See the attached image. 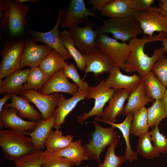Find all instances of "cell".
Wrapping results in <instances>:
<instances>
[{"instance_id": "1", "label": "cell", "mask_w": 167, "mask_h": 167, "mask_svg": "<svg viewBox=\"0 0 167 167\" xmlns=\"http://www.w3.org/2000/svg\"><path fill=\"white\" fill-rule=\"evenodd\" d=\"M30 6L19 0H0V28L5 41L25 38L29 29Z\"/></svg>"}, {"instance_id": "2", "label": "cell", "mask_w": 167, "mask_h": 167, "mask_svg": "<svg viewBox=\"0 0 167 167\" xmlns=\"http://www.w3.org/2000/svg\"><path fill=\"white\" fill-rule=\"evenodd\" d=\"M167 37V33L163 32L152 37L145 36L141 38L136 37L129 41L130 52L125 64V71L130 73L137 72L141 78L152 71L154 63L164 56L165 52L163 47L158 48L149 57L144 52V46L148 42L161 41Z\"/></svg>"}, {"instance_id": "3", "label": "cell", "mask_w": 167, "mask_h": 167, "mask_svg": "<svg viewBox=\"0 0 167 167\" xmlns=\"http://www.w3.org/2000/svg\"><path fill=\"white\" fill-rule=\"evenodd\" d=\"M0 147L5 158L13 161L36 150L30 137L10 129L0 130Z\"/></svg>"}, {"instance_id": "4", "label": "cell", "mask_w": 167, "mask_h": 167, "mask_svg": "<svg viewBox=\"0 0 167 167\" xmlns=\"http://www.w3.org/2000/svg\"><path fill=\"white\" fill-rule=\"evenodd\" d=\"M103 24L96 29L99 34L111 33L114 38L125 42L143 32L139 24L131 16L123 18H110L103 20Z\"/></svg>"}, {"instance_id": "5", "label": "cell", "mask_w": 167, "mask_h": 167, "mask_svg": "<svg viewBox=\"0 0 167 167\" xmlns=\"http://www.w3.org/2000/svg\"><path fill=\"white\" fill-rule=\"evenodd\" d=\"M92 123L95 129L92 134V139L83 146L86 156L99 164L101 163L100 156L101 152L105 147L109 146L119 138H118L115 127L112 126L103 127L95 120Z\"/></svg>"}, {"instance_id": "6", "label": "cell", "mask_w": 167, "mask_h": 167, "mask_svg": "<svg viewBox=\"0 0 167 167\" xmlns=\"http://www.w3.org/2000/svg\"><path fill=\"white\" fill-rule=\"evenodd\" d=\"M25 38L15 40L2 41L3 47L0 55V79L6 78L19 70L24 52Z\"/></svg>"}, {"instance_id": "7", "label": "cell", "mask_w": 167, "mask_h": 167, "mask_svg": "<svg viewBox=\"0 0 167 167\" xmlns=\"http://www.w3.org/2000/svg\"><path fill=\"white\" fill-rule=\"evenodd\" d=\"M96 47L108 57L113 67L124 70L130 52L128 44L120 42L106 34H99L96 39Z\"/></svg>"}, {"instance_id": "8", "label": "cell", "mask_w": 167, "mask_h": 167, "mask_svg": "<svg viewBox=\"0 0 167 167\" xmlns=\"http://www.w3.org/2000/svg\"><path fill=\"white\" fill-rule=\"evenodd\" d=\"M105 82V79H102L97 85L89 86L87 90L88 94L85 99H94V106L89 112L84 113L82 115L76 116V120L79 123H83L92 116H96L98 118L102 116L105 105L110 100L115 91V90L106 86Z\"/></svg>"}, {"instance_id": "9", "label": "cell", "mask_w": 167, "mask_h": 167, "mask_svg": "<svg viewBox=\"0 0 167 167\" xmlns=\"http://www.w3.org/2000/svg\"><path fill=\"white\" fill-rule=\"evenodd\" d=\"M62 15L61 26L63 28H70L78 26L86 22L89 16L101 20L94 12L88 9L83 0H71L65 7L61 10Z\"/></svg>"}, {"instance_id": "10", "label": "cell", "mask_w": 167, "mask_h": 167, "mask_svg": "<svg viewBox=\"0 0 167 167\" xmlns=\"http://www.w3.org/2000/svg\"><path fill=\"white\" fill-rule=\"evenodd\" d=\"M62 15L58 9V16L54 27L50 31L42 32L32 29L28 30L27 36L36 43L43 42L59 53L65 59L73 58L62 45L60 37V31L58 27L61 25Z\"/></svg>"}, {"instance_id": "11", "label": "cell", "mask_w": 167, "mask_h": 167, "mask_svg": "<svg viewBox=\"0 0 167 167\" xmlns=\"http://www.w3.org/2000/svg\"><path fill=\"white\" fill-rule=\"evenodd\" d=\"M131 16L139 24L143 33L149 37L153 36L155 32L167 33V18L161 15L158 11L146 10L135 12Z\"/></svg>"}, {"instance_id": "12", "label": "cell", "mask_w": 167, "mask_h": 167, "mask_svg": "<svg viewBox=\"0 0 167 167\" xmlns=\"http://www.w3.org/2000/svg\"><path fill=\"white\" fill-rule=\"evenodd\" d=\"M19 95L26 97L30 102L34 104L41 113L43 119L46 120L54 113L55 108L59 104L61 93L55 92L45 95L36 90H26Z\"/></svg>"}, {"instance_id": "13", "label": "cell", "mask_w": 167, "mask_h": 167, "mask_svg": "<svg viewBox=\"0 0 167 167\" xmlns=\"http://www.w3.org/2000/svg\"><path fill=\"white\" fill-rule=\"evenodd\" d=\"M18 110L15 108H3L0 112V129L9 128L10 129L26 135L33 131L39 121L24 120L17 115Z\"/></svg>"}, {"instance_id": "14", "label": "cell", "mask_w": 167, "mask_h": 167, "mask_svg": "<svg viewBox=\"0 0 167 167\" xmlns=\"http://www.w3.org/2000/svg\"><path fill=\"white\" fill-rule=\"evenodd\" d=\"M92 26L87 24L83 27L76 26L67 30L75 46L83 55L96 47V39L99 34L92 29Z\"/></svg>"}, {"instance_id": "15", "label": "cell", "mask_w": 167, "mask_h": 167, "mask_svg": "<svg viewBox=\"0 0 167 167\" xmlns=\"http://www.w3.org/2000/svg\"><path fill=\"white\" fill-rule=\"evenodd\" d=\"M52 49L46 45H39L28 36L25 38V46L19 69L26 66L31 68L39 66Z\"/></svg>"}, {"instance_id": "16", "label": "cell", "mask_w": 167, "mask_h": 167, "mask_svg": "<svg viewBox=\"0 0 167 167\" xmlns=\"http://www.w3.org/2000/svg\"><path fill=\"white\" fill-rule=\"evenodd\" d=\"M83 55L86 66L84 79L89 72H93L97 78L104 73H109L113 67L108 57L96 47Z\"/></svg>"}, {"instance_id": "17", "label": "cell", "mask_w": 167, "mask_h": 167, "mask_svg": "<svg viewBox=\"0 0 167 167\" xmlns=\"http://www.w3.org/2000/svg\"><path fill=\"white\" fill-rule=\"evenodd\" d=\"M75 83H71L62 69L52 76L38 92L45 95L55 92H63L73 96L79 90Z\"/></svg>"}, {"instance_id": "18", "label": "cell", "mask_w": 167, "mask_h": 167, "mask_svg": "<svg viewBox=\"0 0 167 167\" xmlns=\"http://www.w3.org/2000/svg\"><path fill=\"white\" fill-rule=\"evenodd\" d=\"M120 69L118 67H113L109 76L105 80V84L109 88L115 90L124 89L131 93L139 85L142 78L135 74L130 76L124 75Z\"/></svg>"}, {"instance_id": "19", "label": "cell", "mask_w": 167, "mask_h": 167, "mask_svg": "<svg viewBox=\"0 0 167 167\" xmlns=\"http://www.w3.org/2000/svg\"><path fill=\"white\" fill-rule=\"evenodd\" d=\"M130 95V92L124 89L115 90L109 100L108 106L104 110L101 119L115 123L117 117L122 114L125 102Z\"/></svg>"}, {"instance_id": "20", "label": "cell", "mask_w": 167, "mask_h": 167, "mask_svg": "<svg viewBox=\"0 0 167 167\" xmlns=\"http://www.w3.org/2000/svg\"><path fill=\"white\" fill-rule=\"evenodd\" d=\"M87 94V91L79 90L71 97L66 99L61 93L59 104L55 111L56 118L53 128L56 129H59L64 123L67 115L73 110L79 101L85 99Z\"/></svg>"}, {"instance_id": "21", "label": "cell", "mask_w": 167, "mask_h": 167, "mask_svg": "<svg viewBox=\"0 0 167 167\" xmlns=\"http://www.w3.org/2000/svg\"><path fill=\"white\" fill-rule=\"evenodd\" d=\"M30 68L19 69L3 80L0 79V94L10 93L20 94L23 91V84L27 80Z\"/></svg>"}, {"instance_id": "22", "label": "cell", "mask_w": 167, "mask_h": 167, "mask_svg": "<svg viewBox=\"0 0 167 167\" xmlns=\"http://www.w3.org/2000/svg\"><path fill=\"white\" fill-rule=\"evenodd\" d=\"M11 102L6 103L3 108L12 107L16 109L17 115L22 119L26 118L29 121H37L43 118L41 113L30 104V102L26 97L12 94Z\"/></svg>"}, {"instance_id": "23", "label": "cell", "mask_w": 167, "mask_h": 167, "mask_svg": "<svg viewBox=\"0 0 167 167\" xmlns=\"http://www.w3.org/2000/svg\"><path fill=\"white\" fill-rule=\"evenodd\" d=\"M56 118V114L54 112L49 118L46 120L43 118L39 121L33 131L26 133V135L30 136L32 144L36 150H45V141L55 125Z\"/></svg>"}, {"instance_id": "24", "label": "cell", "mask_w": 167, "mask_h": 167, "mask_svg": "<svg viewBox=\"0 0 167 167\" xmlns=\"http://www.w3.org/2000/svg\"><path fill=\"white\" fill-rule=\"evenodd\" d=\"M152 101L145 93L143 80L142 78L139 86L130 93L122 115L123 116H126L127 114L131 113L134 115L141 108Z\"/></svg>"}, {"instance_id": "25", "label": "cell", "mask_w": 167, "mask_h": 167, "mask_svg": "<svg viewBox=\"0 0 167 167\" xmlns=\"http://www.w3.org/2000/svg\"><path fill=\"white\" fill-rule=\"evenodd\" d=\"M134 12L131 0H110L101 11L110 18H123L131 16Z\"/></svg>"}, {"instance_id": "26", "label": "cell", "mask_w": 167, "mask_h": 167, "mask_svg": "<svg viewBox=\"0 0 167 167\" xmlns=\"http://www.w3.org/2000/svg\"><path fill=\"white\" fill-rule=\"evenodd\" d=\"M133 116V115L131 113L127 114L124 121L120 123L104 121L97 117L94 118L95 120L109 124L115 128H118L121 131L126 143V148L124 156L126 160H128L130 162H132L134 161L137 160L138 157V154L137 152H134L131 148L130 141L131 127Z\"/></svg>"}, {"instance_id": "27", "label": "cell", "mask_w": 167, "mask_h": 167, "mask_svg": "<svg viewBox=\"0 0 167 167\" xmlns=\"http://www.w3.org/2000/svg\"><path fill=\"white\" fill-rule=\"evenodd\" d=\"M82 142L81 139L73 141L67 146L62 149L49 153L65 157L75 165L79 166L83 161L88 159L85 155Z\"/></svg>"}, {"instance_id": "28", "label": "cell", "mask_w": 167, "mask_h": 167, "mask_svg": "<svg viewBox=\"0 0 167 167\" xmlns=\"http://www.w3.org/2000/svg\"><path fill=\"white\" fill-rule=\"evenodd\" d=\"M142 79L144 91L148 97L152 101L161 100L167 88L154 73L152 71Z\"/></svg>"}, {"instance_id": "29", "label": "cell", "mask_w": 167, "mask_h": 167, "mask_svg": "<svg viewBox=\"0 0 167 167\" xmlns=\"http://www.w3.org/2000/svg\"><path fill=\"white\" fill-rule=\"evenodd\" d=\"M73 139L74 136L72 135L64 136L59 129H52L45 141L46 150L45 151L52 153L58 151L69 145Z\"/></svg>"}, {"instance_id": "30", "label": "cell", "mask_w": 167, "mask_h": 167, "mask_svg": "<svg viewBox=\"0 0 167 167\" xmlns=\"http://www.w3.org/2000/svg\"><path fill=\"white\" fill-rule=\"evenodd\" d=\"M65 60L59 53L52 49L39 66L44 73L51 77L68 65Z\"/></svg>"}, {"instance_id": "31", "label": "cell", "mask_w": 167, "mask_h": 167, "mask_svg": "<svg viewBox=\"0 0 167 167\" xmlns=\"http://www.w3.org/2000/svg\"><path fill=\"white\" fill-rule=\"evenodd\" d=\"M60 35L62 45L74 59L77 67L81 71H85L86 66L84 57L75 46L68 30L65 29L60 32Z\"/></svg>"}, {"instance_id": "32", "label": "cell", "mask_w": 167, "mask_h": 167, "mask_svg": "<svg viewBox=\"0 0 167 167\" xmlns=\"http://www.w3.org/2000/svg\"><path fill=\"white\" fill-rule=\"evenodd\" d=\"M50 78L42 71L39 66L31 68L27 81L23 85V91L39 90Z\"/></svg>"}, {"instance_id": "33", "label": "cell", "mask_w": 167, "mask_h": 167, "mask_svg": "<svg viewBox=\"0 0 167 167\" xmlns=\"http://www.w3.org/2000/svg\"><path fill=\"white\" fill-rule=\"evenodd\" d=\"M149 127L147 109L145 106L134 115L131 125V133L135 136L139 137L148 132Z\"/></svg>"}, {"instance_id": "34", "label": "cell", "mask_w": 167, "mask_h": 167, "mask_svg": "<svg viewBox=\"0 0 167 167\" xmlns=\"http://www.w3.org/2000/svg\"><path fill=\"white\" fill-rule=\"evenodd\" d=\"M137 146L138 154L147 159L159 156L160 153L152 144L150 132L139 136Z\"/></svg>"}, {"instance_id": "35", "label": "cell", "mask_w": 167, "mask_h": 167, "mask_svg": "<svg viewBox=\"0 0 167 167\" xmlns=\"http://www.w3.org/2000/svg\"><path fill=\"white\" fill-rule=\"evenodd\" d=\"M148 120L149 127L154 128L167 118V113L161 100L155 101L147 109Z\"/></svg>"}, {"instance_id": "36", "label": "cell", "mask_w": 167, "mask_h": 167, "mask_svg": "<svg viewBox=\"0 0 167 167\" xmlns=\"http://www.w3.org/2000/svg\"><path fill=\"white\" fill-rule=\"evenodd\" d=\"M45 154L43 150H36L30 154L14 161L15 167H41Z\"/></svg>"}, {"instance_id": "37", "label": "cell", "mask_w": 167, "mask_h": 167, "mask_svg": "<svg viewBox=\"0 0 167 167\" xmlns=\"http://www.w3.org/2000/svg\"><path fill=\"white\" fill-rule=\"evenodd\" d=\"M119 139V138L109 146L103 162L96 167H120L126 162L127 160L124 156H118L115 152Z\"/></svg>"}, {"instance_id": "38", "label": "cell", "mask_w": 167, "mask_h": 167, "mask_svg": "<svg viewBox=\"0 0 167 167\" xmlns=\"http://www.w3.org/2000/svg\"><path fill=\"white\" fill-rule=\"evenodd\" d=\"M45 152V156L41 167H74V163L65 157Z\"/></svg>"}, {"instance_id": "39", "label": "cell", "mask_w": 167, "mask_h": 167, "mask_svg": "<svg viewBox=\"0 0 167 167\" xmlns=\"http://www.w3.org/2000/svg\"><path fill=\"white\" fill-rule=\"evenodd\" d=\"M63 70V72L66 76L71 79L79 87V90L87 91L89 87L87 82L81 79L79 75L77 68L74 64L71 63L68 65Z\"/></svg>"}, {"instance_id": "40", "label": "cell", "mask_w": 167, "mask_h": 167, "mask_svg": "<svg viewBox=\"0 0 167 167\" xmlns=\"http://www.w3.org/2000/svg\"><path fill=\"white\" fill-rule=\"evenodd\" d=\"M152 71L161 83L167 88V58L165 56L156 62Z\"/></svg>"}, {"instance_id": "41", "label": "cell", "mask_w": 167, "mask_h": 167, "mask_svg": "<svg viewBox=\"0 0 167 167\" xmlns=\"http://www.w3.org/2000/svg\"><path fill=\"white\" fill-rule=\"evenodd\" d=\"M154 146L160 153L167 152V137L160 132L158 126L150 131Z\"/></svg>"}, {"instance_id": "42", "label": "cell", "mask_w": 167, "mask_h": 167, "mask_svg": "<svg viewBox=\"0 0 167 167\" xmlns=\"http://www.w3.org/2000/svg\"><path fill=\"white\" fill-rule=\"evenodd\" d=\"M134 11L135 12L146 10H152L159 12L158 7L153 6L154 0H131Z\"/></svg>"}, {"instance_id": "43", "label": "cell", "mask_w": 167, "mask_h": 167, "mask_svg": "<svg viewBox=\"0 0 167 167\" xmlns=\"http://www.w3.org/2000/svg\"><path fill=\"white\" fill-rule=\"evenodd\" d=\"M110 0H90V3L93 5L92 9V10H98L101 11L105 6Z\"/></svg>"}, {"instance_id": "44", "label": "cell", "mask_w": 167, "mask_h": 167, "mask_svg": "<svg viewBox=\"0 0 167 167\" xmlns=\"http://www.w3.org/2000/svg\"><path fill=\"white\" fill-rule=\"evenodd\" d=\"M159 13L162 16L167 18V0H159L158 4Z\"/></svg>"}, {"instance_id": "45", "label": "cell", "mask_w": 167, "mask_h": 167, "mask_svg": "<svg viewBox=\"0 0 167 167\" xmlns=\"http://www.w3.org/2000/svg\"><path fill=\"white\" fill-rule=\"evenodd\" d=\"M11 94L10 93H5L4 94V96L0 100V112L3 109L4 105L7 100L11 98Z\"/></svg>"}, {"instance_id": "46", "label": "cell", "mask_w": 167, "mask_h": 167, "mask_svg": "<svg viewBox=\"0 0 167 167\" xmlns=\"http://www.w3.org/2000/svg\"><path fill=\"white\" fill-rule=\"evenodd\" d=\"M161 100L166 112V118H167V88H166Z\"/></svg>"}, {"instance_id": "47", "label": "cell", "mask_w": 167, "mask_h": 167, "mask_svg": "<svg viewBox=\"0 0 167 167\" xmlns=\"http://www.w3.org/2000/svg\"><path fill=\"white\" fill-rule=\"evenodd\" d=\"M161 45L165 52L167 53V37L161 41Z\"/></svg>"}, {"instance_id": "48", "label": "cell", "mask_w": 167, "mask_h": 167, "mask_svg": "<svg viewBox=\"0 0 167 167\" xmlns=\"http://www.w3.org/2000/svg\"><path fill=\"white\" fill-rule=\"evenodd\" d=\"M21 2L24 3L25 2H39V0H19Z\"/></svg>"}]
</instances>
